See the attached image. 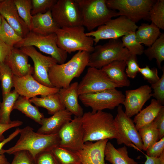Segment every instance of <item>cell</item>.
<instances>
[{
	"label": "cell",
	"mask_w": 164,
	"mask_h": 164,
	"mask_svg": "<svg viewBox=\"0 0 164 164\" xmlns=\"http://www.w3.org/2000/svg\"><path fill=\"white\" fill-rule=\"evenodd\" d=\"M21 129L19 128H17L13 132L9 135L7 138L0 142V164H10L4 154L1 153V151L5 145L19 134Z\"/></svg>",
	"instance_id": "bcb514c9"
},
{
	"label": "cell",
	"mask_w": 164,
	"mask_h": 164,
	"mask_svg": "<svg viewBox=\"0 0 164 164\" xmlns=\"http://www.w3.org/2000/svg\"><path fill=\"white\" fill-rule=\"evenodd\" d=\"M59 28L53 19L51 10L32 16L30 31L46 36L55 33Z\"/></svg>",
	"instance_id": "603a6c76"
},
{
	"label": "cell",
	"mask_w": 164,
	"mask_h": 164,
	"mask_svg": "<svg viewBox=\"0 0 164 164\" xmlns=\"http://www.w3.org/2000/svg\"><path fill=\"white\" fill-rule=\"evenodd\" d=\"M160 29L153 23H142L138 26L135 34L138 41L142 44L150 46L161 34Z\"/></svg>",
	"instance_id": "83f0119b"
},
{
	"label": "cell",
	"mask_w": 164,
	"mask_h": 164,
	"mask_svg": "<svg viewBox=\"0 0 164 164\" xmlns=\"http://www.w3.org/2000/svg\"><path fill=\"white\" fill-rule=\"evenodd\" d=\"M126 67L125 61L117 60L111 63L101 69L119 87H128L130 86V81L125 72Z\"/></svg>",
	"instance_id": "cb8c5ba5"
},
{
	"label": "cell",
	"mask_w": 164,
	"mask_h": 164,
	"mask_svg": "<svg viewBox=\"0 0 164 164\" xmlns=\"http://www.w3.org/2000/svg\"><path fill=\"white\" fill-rule=\"evenodd\" d=\"M0 14L22 38L30 31L26 23L20 17L14 0H0Z\"/></svg>",
	"instance_id": "d6986e66"
},
{
	"label": "cell",
	"mask_w": 164,
	"mask_h": 164,
	"mask_svg": "<svg viewBox=\"0 0 164 164\" xmlns=\"http://www.w3.org/2000/svg\"><path fill=\"white\" fill-rule=\"evenodd\" d=\"M105 159L111 164H138L128 155L125 146L116 148L110 142H108L104 150Z\"/></svg>",
	"instance_id": "484cf974"
},
{
	"label": "cell",
	"mask_w": 164,
	"mask_h": 164,
	"mask_svg": "<svg viewBox=\"0 0 164 164\" xmlns=\"http://www.w3.org/2000/svg\"><path fill=\"white\" fill-rule=\"evenodd\" d=\"M156 0H106L109 9L117 10L119 16H124L136 23L142 19H149V13Z\"/></svg>",
	"instance_id": "30bf717a"
},
{
	"label": "cell",
	"mask_w": 164,
	"mask_h": 164,
	"mask_svg": "<svg viewBox=\"0 0 164 164\" xmlns=\"http://www.w3.org/2000/svg\"><path fill=\"white\" fill-rule=\"evenodd\" d=\"M139 72L142 74L144 80H147L151 85L155 83L160 78L158 75L157 68L155 67L150 68L148 65L142 68L140 67Z\"/></svg>",
	"instance_id": "b9f144b4"
},
{
	"label": "cell",
	"mask_w": 164,
	"mask_h": 164,
	"mask_svg": "<svg viewBox=\"0 0 164 164\" xmlns=\"http://www.w3.org/2000/svg\"><path fill=\"white\" fill-rule=\"evenodd\" d=\"M160 164H164V152L159 157Z\"/></svg>",
	"instance_id": "816d5d0a"
},
{
	"label": "cell",
	"mask_w": 164,
	"mask_h": 164,
	"mask_svg": "<svg viewBox=\"0 0 164 164\" xmlns=\"http://www.w3.org/2000/svg\"><path fill=\"white\" fill-rule=\"evenodd\" d=\"M130 55L120 39H111L105 44L94 47L90 54L87 66L101 69L115 61H126Z\"/></svg>",
	"instance_id": "8992f818"
},
{
	"label": "cell",
	"mask_w": 164,
	"mask_h": 164,
	"mask_svg": "<svg viewBox=\"0 0 164 164\" xmlns=\"http://www.w3.org/2000/svg\"><path fill=\"white\" fill-rule=\"evenodd\" d=\"M1 103V102H0V105Z\"/></svg>",
	"instance_id": "db71d44e"
},
{
	"label": "cell",
	"mask_w": 164,
	"mask_h": 164,
	"mask_svg": "<svg viewBox=\"0 0 164 164\" xmlns=\"http://www.w3.org/2000/svg\"><path fill=\"white\" fill-rule=\"evenodd\" d=\"M55 33L58 46L67 53L84 51L90 53L94 50L93 38L86 35L82 26L60 28Z\"/></svg>",
	"instance_id": "5b68a950"
},
{
	"label": "cell",
	"mask_w": 164,
	"mask_h": 164,
	"mask_svg": "<svg viewBox=\"0 0 164 164\" xmlns=\"http://www.w3.org/2000/svg\"><path fill=\"white\" fill-rule=\"evenodd\" d=\"M144 53L150 60L155 59L158 67L161 69V63L164 60V33L150 46L144 50Z\"/></svg>",
	"instance_id": "4dcf8cb0"
},
{
	"label": "cell",
	"mask_w": 164,
	"mask_h": 164,
	"mask_svg": "<svg viewBox=\"0 0 164 164\" xmlns=\"http://www.w3.org/2000/svg\"><path fill=\"white\" fill-rule=\"evenodd\" d=\"M56 0H32V15L51 10Z\"/></svg>",
	"instance_id": "f35d334b"
},
{
	"label": "cell",
	"mask_w": 164,
	"mask_h": 164,
	"mask_svg": "<svg viewBox=\"0 0 164 164\" xmlns=\"http://www.w3.org/2000/svg\"><path fill=\"white\" fill-rule=\"evenodd\" d=\"M51 151L60 164H81L75 152L59 146L53 148Z\"/></svg>",
	"instance_id": "836d02e7"
},
{
	"label": "cell",
	"mask_w": 164,
	"mask_h": 164,
	"mask_svg": "<svg viewBox=\"0 0 164 164\" xmlns=\"http://www.w3.org/2000/svg\"><path fill=\"white\" fill-rule=\"evenodd\" d=\"M145 151L149 156L159 157L164 152V137L153 143Z\"/></svg>",
	"instance_id": "f6af8a7d"
},
{
	"label": "cell",
	"mask_w": 164,
	"mask_h": 164,
	"mask_svg": "<svg viewBox=\"0 0 164 164\" xmlns=\"http://www.w3.org/2000/svg\"><path fill=\"white\" fill-rule=\"evenodd\" d=\"M126 62L127 67L125 72L128 77L132 79L134 78L139 72L140 67L138 63L137 56L130 55Z\"/></svg>",
	"instance_id": "7bdbcfd3"
},
{
	"label": "cell",
	"mask_w": 164,
	"mask_h": 164,
	"mask_svg": "<svg viewBox=\"0 0 164 164\" xmlns=\"http://www.w3.org/2000/svg\"><path fill=\"white\" fill-rule=\"evenodd\" d=\"M23 122L19 120L12 121L9 124L0 123V142L3 141L5 138L3 134L7 130L16 127L21 125Z\"/></svg>",
	"instance_id": "c3c4849f"
},
{
	"label": "cell",
	"mask_w": 164,
	"mask_h": 164,
	"mask_svg": "<svg viewBox=\"0 0 164 164\" xmlns=\"http://www.w3.org/2000/svg\"><path fill=\"white\" fill-rule=\"evenodd\" d=\"M121 41L130 55H141L144 53V47L137 39L135 32H129L122 37Z\"/></svg>",
	"instance_id": "e575fe53"
},
{
	"label": "cell",
	"mask_w": 164,
	"mask_h": 164,
	"mask_svg": "<svg viewBox=\"0 0 164 164\" xmlns=\"http://www.w3.org/2000/svg\"><path fill=\"white\" fill-rule=\"evenodd\" d=\"M19 96L15 90L2 95V101L0 105V123L7 124L11 122L10 114Z\"/></svg>",
	"instance_id": "f546056e"
},
{
	"label": "cell",
	"mask_w": 164,
	"mask_h": 164,
	"mask_svg": "<svg viewBox=\"0 0 164 164\" xmlns=\"http://www.w3.org/2000/svg\"><path fill=\"white\" fill-rule=\"evenodd\" d=\"M14 155V158L10 164H35L33 158L27 151H19Z\"/></svg>",
	"instance_id": "ee69618b"
},
{
	"label": "cell",
	"mask_w": 164,
	"mask_h": 164,
	"mask_svg": "<svg viewBox=\"0 0 164 164\" xmlns=\"http://www.w3.org/2000/svg\"><path fill=\"white\" fill-rule=\"evenodd\" d=\"M2 16L0 14V29L2 25Z\"/></svg>",
	"instance_id": "f5cc1de1"
},
{
	"label": "cell",
	"mask_w": 164,
	"mask_h": 164,
	"mask_svg": "<svg viewBox=\"0 0 164 164\" xmlns=\"http://www.w3.org/2000/svg\"><path fill=\"white\" fill-rule=\"evenodd\" d=\"M82 121L84 143L119 138L114 118L110 113L88 111L84 113Z\"/></svg>",
	"instance_id": "6da1fadb"
},
{
	"label": "cell",
	"mask_w": 164,
	"mask_h": 164,
	"mask_svg": "<svg viewBox=\"0 0 164 164\" xmlns=\"http://www.w3.org/2000/svg\"><path fill=\"white\" fill-rule=\"evenodd\" d=\"M90 54L78 51L67 62L53 66L49 70L48 76L53 86L59 89L68 87L72 80L80 77L87 66Z\"/></svg>",
	"instance_id": "3957f363"
},
{
	"label": "cell",
	"mask_w": 164,
	"mask_h": 164,
	"mask_svg": "<svg viewBox=\"0 0 164 164\" xmlns=\"http://www.w3.org/2000/svg\"><path fill=\"white\" fill-rule=\"evenodd\" d=\"M2 20L0 29V39L12 49L22 40V38L18 35L2 17Z\"/></svg>",
	"instance_id": "d6a6232c"
},
{
	"label": "cell",
	"mask_w": 164,
	"mask_h": 164,
	"mask_svg": "<svg viewBox=\"0 0 164 164\" xmlns=\"http://www.w3.org/2000/svg\"><path fill=\"white\" fill-rule=\"evenodd\" d=\"M13 87L20 96L30 99L36 97L53 94L58 93L60 89L49 87L43 85L35 80L32 74L18 77L14 75Z\"/></svg>",
	"instance_id": "2e32d148"
},
{
	"label": "cell",
	"mask_w": 164,
	"mask_h": 164,
	"mask_svg": "<svg viewBox=\"0 0 164 164\" xmlns=\"http://www.w3.org/2000/svg\"><path fill=\"white\" fill-rule=\"evenodd\" d=\"M163 107L159 101L152 99L150 104L135 117L133 121L137 129L138 130L153 122Z\"/></svg>",
	"instance_id": "d4e9b609"
},
{
	"label": "cell",
	"mask_w": 164,
	"mask_h": 164,
	"mask_svg": "<svg viewBox=\"0 0 164 164\" xmlns=\"http://www.w3.org/2000/svg\"><path fill=\"white\" fill-rule=\"evenodd\" d=\"M149 19L159 29H164V0H157L149 13Z\"/></svg>",
	"instance_id": "d590c367"
},
{
	"label": "cell",
	"mask_w": 164,
	"mask_h": 164,
	"mask_svg": "<svg viewBox=\"0 0 164 164\" xmlns=\"http://www.w3.org/2000/svg\"><path fill=\"white\" fill-rule=\"evenodd\" d=\"M138 26L124 16L111 19L98 27L96 30L86 33L93 38L95 45L101 40L117 39L131 31L135 32Z\"/></svg>",
	"instance_id": "ba28073f"
},
{
	"label": "cell",
	"mask_w": 164,
	"mask_h": 164,
	"mask_svg": "<svg viewBox=\"0 0 164 164\" xmlns=\"http://www.w3.org/2000/svg\"><path fill=\"white\" fill-rule=\"evenodd\" d=\"M146 158L144 164H160L159 157L154 158L148 156L145 154Z\"/></svg>",
	"instance_id": "f907efd6"
},
{
	"label": "cell",
	"mask_w": 164,
	"mask_h": 164,
	"mask_svg": "<svg viewBox=\"0 0 164 164\" xmlns=\"http://www.w3.org/2000/svg\"><path fill=\"white\" fill-rule=\"evenodd\" d=\"M30 102L36 107L46 109L48 114L53 115L55 113L65 108L60 97L58 92L53 94L36 97L29 99Z\"/></svg>",
	"instance_id": "4316f807"
},
{
	"label": "cell",
	"mask_w": 164,
	"mask_h": 164,
	"mask_svg": "<svg viewBox=\"0 0 164 164\" xmlns=\"http://www.w3.org/2000/svg\"><path fill=\"white\" fill-rule=\"evenodd\" d=\"M20 49L30 57L34 63L32 76L41 84L49 87H54L51 84L48 76L50 68L57 63L56 60L51 56L43 55L32 46L21 47Z\"/></svg>",
	"instance_id": "9a60e30c"
},
{
	"label": "cell",
	"mask_w": 164,
	"mask_h": 164,
	"mask_svg": "<svg viewBox=\"0 0 164 164\" xmlns=\"http://www.w3.org/2000/svg\"><path fill=\"white\" fill-rule=\"evenodd\" d=\"M108 139L84 143L83 148L75 152L81 164H108L105 161L104 150Z\"/></svg>",
	"instance_id": "ac0fdd59"
},
{
	"label": "cell",
	"mask_w": 164,
	"mask_h": 164,
	"mask_svg": "<svg viewBox=\"0 0 164 164\" xmlns=\"http://www.w3.org/2000/svg\"><path fill=\"white\" fill-rule=\"evenodd\" d=\"M78 84L77 82L71 83L67 88L60 89L58 93L66 109L75 116L82 117L84 112L78 101Z\"/></svg>",
	"instance_id": "7402d4cb"
},
{
	"label": "cell",
	"mask_w": 164,
	"mask_h": 164,
	"mask_svg": "<svg viewBox=\"0 0 164 164\" xmlns=\"http://www.w3.org/2000/svg\"><path fill=\"white\" fill-rule=\"evenodd\" d=\"M117 111L114 119L120 136L117 144L143 150L142 142L133 121L125 114L121 105L118 106Z\"/></svg>",
	"instance_id": "7c38bea8"
},
{
	"label": "cell",
	"mask_w": 164,
	"mask_h": 164,
	"mask_svg": "<svg viewBox=\"0 0 164 164\" xmlns=\"http://www.w3.org/2000/svg\"><path fill=\"white\" fill-rule=\"evenodd\" d=\"M12 49L0 39V63L4 62Z\"/></svg>",
	"instance_id": "681fc988"
},
{
	"label": "cell",
	"mask_w": 164,
	"mask_h": 164,
	"mask_svg": "<svg viewBox=\"0 0 164 164\" xmlns=\"http://www.w3.org/2000/svg\"><path fill=\"white\" fill-rule=\"evenodd\" d=\"M81 12L82 25L90 32L113 17L119 16L118 12L108 8L106 0H75Z\"/></svg>",
	"instance_id": "277c9868"
},
{
	"label": "cell",
	"mask_w": 164,
	"mask_h": 164,
	"mask_svg": "<svg viewBox=\"0 0 164 164\" xmlns=\"http://www.w3.org/2000/svg\"><path fill=\"white\" fill-rule=\"evenodd\" d=\"M119 87L101 69L89 67L78 84V93L80 95L97 92Z\"/></svg>",
	"instance_id": "4fadbf2b"
},
{
	"label": "cell",
	"mask_w": 164,
	"mask_h": 164,
	"mask_svg": "<svg viewBox=\"0 0 164 164\" xmlns=\"http://www.w3.org/2000/svg\"><path fill=\"white\" fill-rule=\"evenodd\" d=\"M72 115L65 109L55 113L50 117L44 118L42 121L41 126L36 132L45 135L58 134L65 125L72 120Z\"/></svg>",
	"instance_id": "44dd1931"
},
{
	"label": "cell",
	"mask_w": 164,
	"mask_h": 164,
	"mask_svg": "<svg viewBox=\"0 0 164 164\" xmlns=\"http://www.w3.org/2000/svg\"><path fill=\"white\" fill-rule=\"evenodd\" d=\"M152 89L148 85L126 91L122 104L125 108V114L131 118L138 113L145 102L152 97Z\"/></svg>",
	"instance_id": "e0dca14e"
},
{
	"label": "cell",
	"mask_w": 164,
	"mask_h": 164,
	"mask_svg": "<svg viewBox=\"0 0 164 164\" xmlns=\"http://www.w3.org/2000/svg\"><path fill=\"white\" fill-rule=\"evenodd\" d=\"M27 46L37 47L42 52L50 55L59 64L65 63L67 57V53L58 46L55 33L43 36L30 31L14 47L20 48Z\"/></svg>",
	"instance_id": "52a82bcc"
},
{
	"label": "cell",
	"mask_w": 164,
	"mask_h": 164,
	"mask_svg": "<svg viewBox=\"0 0 164 164\" xmlns=\"http://www.w3.org/2000/svg\"><path fill=\"white\" fill-rule=\"evenodd\" d=\"M35 164H60L51 150L42 152L34 158Z\"/></svg>",
	"instance_id": "60d3db41"
},
{
	"label": "cell",
	"mask_w": 164,
	"mask_h": 164,
	"mask_svg": "<svg viewBox=\"0 0 164 164\" xmlns=\"http://www.w3.org/2000/svg\"><path fill=\"white\" fill-rule=\"evenodd\" d=\"M14 109L19 111L40 125L44 118L43 114L39 111L36 106L32 105L29 99L24 96H19L15 103Z\"/></svg>",
	"instance_id": "f1b7e54d"
},
{
	"label": "cell",
	"mask_w": 164,
	"mask_h": 164,
	"mask_svg": "<svg viewBox=\"0 0 164 164\" xmlns=\"http://www.w3.org/2000/svg\"><path fill=\"white\" fill-rule=\"evenodd\" d=\"M143 144V150L146 151L159 139V132L153 121L138 130Z\"/></svg>",
	"instance_id": "1f68e13d"
},
{
	"label": "cell",
	"mask_w": 164,
	"mask_h": 164,
	"mask_svg": "<svg viewBox=\"0 0 164 164\" xmlns=\"http://www.w3.org/2000/svg\"><path fill=\"white\" fill-rule=\"evenodd\" d=\"M51 12L60 28L82 26L81 12L75 0H57Z\"/></svg>",
	"instance_id": "8fae6325"
},
{
	"label": "cell",
	"mask_w": 164,
	"mask_h": 164,
	"mask_svg": "<svg viewBox=\"0 0 164 164\" xmlns=\"http://www.w3.org/2000/svg\"><path fill=\"white\" fill-rule=\"evenodd\" d=\"M162 69V74L160 79L155 83L151 85L153 90L152 96L159 101L162 105L164 104V70Z\"/></svg>",
	"instance_id": "ab89813d"
},
{
	"label": "cell",
	"mask_w": 164,
	"mask_h": 164,
	"mask_svg": "<svg viewBox=\"0 0 164 164\" xmlns=\"http://www.w3.org/2000/svg\"><path fill=\"white\" fill-rule=\"evenodd\" d=\"M153 121L159 130L160 139L164 137V106L161 109Z\"/></svg>",
	"instance_id": "7dc6e473"
},
{
	"label": "cell",
	"mask_w": 164,
	"mask_h": 164,
	"mask_svg": "<svg viewBox=\"0 0 164 164\" xmlns=\"http://www.w3.org/2000/svg\"><path fill=\"white\" fill-rule=\"evenodd\" d=\"M14 75L10 69L4 62L0 63V80L2 95L11 91L13 87Z\"/></svg>",
	"instance_id": "8d00e7d4"
},
{
	"label": "cell",
	"mask_w": 164,
	"mask_h": 164,
	"mask_svg": "<svg viewBox=\"0 0 164 164\" xmlns=\"http://www.w3.org/2000/svg\"><path fill=\"white\" fill-rule=\"evenodd\" d=\"M14 2L20 17L30 31L32 16V0H14Z\"/></svg>",
	"instance_id": "74e56055"
},
{
	"label": "cell",
	"mask_w": 164,
	"mask_h": 164,
	"mask_svg": "<svg viewBox=\"0 0 164 164\" xmlns=\"http://www.w3.org/2000/svg\"><path fill=\"white\" fill-rule=\"evenodd\" d=\"M79 98L83 104L90 107L95 112L106 109L112 110L123 104L125 95L116 88L106 89L97 92L81 94Z\"/></svg>",
	"instance_id": "9c48e42d"
},
{
	"label": "cell",
	"mask_w": 164,
	"mask_h": 164,
	"mask_svg": "<svg viewBox=\"0 0 164 164\" xmlns=\"http://www.w3.org/2000/svg\"><path fill=\"white\" fill-rule=\"evenodd\" d=\"M19 134V138L15 144L7 149H2V154L14 155L19 151L25 150L29 152L34 159L39 153L51 150L59 145L60 140L58 134H40L35 132L29 126L21 129Z\"/></svg>",
	"instance_id": "7a4b0ae2"
},
{
	"label": "cell",
	"mask_w": 164,
	"mask_h": 164,
	"mask_svg": "<svg viewBox=\"0 0 164 164\" xmlns=\"http://www.w3.org/2000/svg\"><path fill=\"white\" fill-rule=\"evenodd\" d=\"M84 133L82 117L74 116L58 133L60 140L59 146L74 152L81 149L84 144Z\"/></svg>",
	"instance_id": "5bb4252c"
},
{
	"label": "cell",
	"mask_w": 164,
	"mask_h": 164,
	"mask_svg": "<svg viewBox=\"0 0 164 164\" xmlns=\"http://www.w3.org/2000/svg\"><path fill=\"white\" fill-rule=\"evenodd\" d=\"M28 57L20 49L14 47L4 62L15 76L21 77L28 74L32 75L33 67L29 63Z\"/></svg>",
	"instance_id": "ffe728a7"
}]
</instances>
